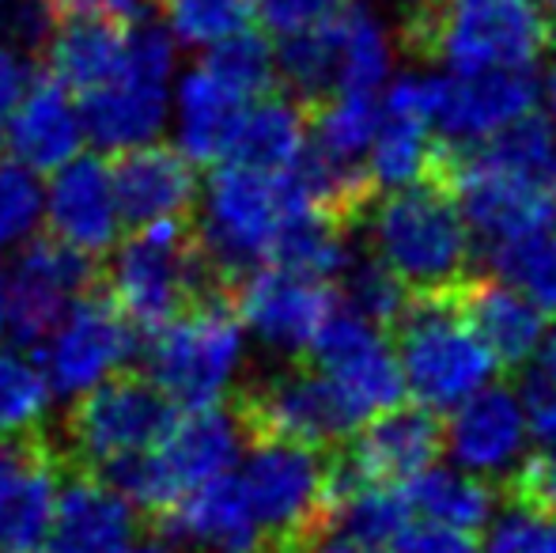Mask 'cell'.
Listing matches in <instances>:
<instances>
[{"mask_svg":"<svg viewBox=\"0 0 556 553\" xmlns=\"http://www.w3.org/2000/svg\"><path fill=\"white\" fill-rule=\"evenodd\" d=\"M175 406L148 379L114 376L80 394L68 414V448L84 466L106 474L144 455L167 432Z\"/></svg>","mask_w":556,"mask_h":553,"instance_id":"13","label":"cell"},{"mask_svg":"<svg viewBox=\"0 0 556 553\" xmlns=\"http://www.w3.org/2000/svg\"><path fill=\"white\" fill-rule=\"evenodd\" d=\"M50 402L53 387L42 364L12 349H0V436L30 440L50 414Z\"/></svg>","mask_w":556,"mask_h":553,"instance_id":"37","label":"cell"},{"mask_svg":"<svg viewBox=\"0 0 556 553\" xmlns=\"http://www.w3.org/2000/svg\"><path fill=\"white\" fill-rule=\"evenodd\" d=\"M527 478H530V501L545 504L556 516V443H545L542 455L530 458Z\"/></svg>","mask_w":556,"mask_h":553,"instance_id":"47","label":"cell"},{"mask_svg":"<svg viewBox=\"0 0 556 553\" xmlns=\"http://www.w3.org/2000/svg\"><path fill=\"white\" fill-rule=\"evenodd\" d=\"M425 4H435V0H425Z\"/></svg>","mask_w":556,"mask_h":553,"instance_id":"54","label":"cell"},{"mask_svg":"<svg viewBox=\"0 0 556 553\" xmlns=\"http://www.w3.org/2000/svg\"><path fill=\"white\" fill-rule=\"evenodd\" d=\"M125 46H129V23L58 15L50 38H46L53 80H61L76 96H88L122 68Z\"/></svg>","mask_w":556,"mask_h":553,"instance_id":"31","label":"cell"},{"mask_svg":"<svg viewBox=\"0 0 556 553\" xmlns=\"http://www.w3.org/2000/svg\"><path fill=\"white\" fill-rule=\"evenodd\" d=\"M303 155H307V118L300 103L265 91L247 103L220 163H239V167L265 171V175H288L300 167Z\"/></svg>","mask_w":556,"mask_h":553,"instance_id":"29","label":"cell"},{"mask_svg":"<svg viewBox=\"0 0 556 553\" xmlns=\"http://www.w3.org/2000/svg\"><path fill=\"white\" fill-rule=\"evenodd\" d=\"M27 84H30V65H27V58H23V50L0 42V126H4V118L12 114V106L20 103Z\"/></svg>","mask_w":556,"mask_h":553,"instance_id":"46","label":"cell"},{"mask_svg":"<svg viewBox=\"0 0 556 553\" xmlns=\"http://www.w3.org/2000/svg\"><path fill=\"white\" fill-rule=\"evenodd\" d=\"M38 345H42V372L53 394L80 399L91 387L122 376L137 353V334L111 296L84 292Z\"/></svg>","mask_w":556,"mask_h":553,"instance_id":"17","label":"cell"},{"mask_svg":"<svg viewBox=\"0 0 556 553\" xmlns=\"http://www.w3.org/2000/svg\"><path fill=\"white\" fill-rule=\"evenodd\" d=\"M42 228V178L15 160L0 163V251L23 247Z\"/></svg>","mask_w":556,"mask_h":553,"instance_id":"40","label":"cell"},{"mask_svg":"<svg viewBox=\"0 0 556 553\" xmlns=\"http://www.w3.org/2000/svg\"><path fill=\"white\" fill-rule=\"evenodd\" d=\"M42 224L58 243L73 251L106 254L122 239V205L114 193V175L99 155H73L50 171L42 186Z\"/></svg>","mask_w":556,"mask_h":553,"instance_id":"19","label":"cell"},{"mask_svg":"<svg viewBox=\"0 0 556 553\" xmlns=\"http://www.w3.org/2000/svg\"><path fill=\"white\" fill-rule=\"evenodd\" d=\"M341 296H337V307L352 311V315L367 318L375 326H390L397 323V315L409 303V288L402 285L379 259L364 254V259H349V266L337 277Z\"/></svg>","mask_w":556,"mask_h":553,"instance_id":"38","label":"cell"},{"mask_svg":"<svg viewBox=\"0 0 556 553\" xmlns=\"http://www.w3.org/2000/svg\"><path fill=\"white\" fill-rule=\"evenodd\" d=\"M549 193H553V209H556V155H553V167H549Z\"/></svg>","mask_w":556,"mask_h":553,"instance_id":"52","label":"cell"},{"mask_svg":"<svg viewBox=\"0 0 556 553\" xmlns=\"http://www.w3.org/2000/svg\"><path fill=\"white\" fill-rule=\"evenodd\" d=\"M250 414L269 436H288L315 448L356 432V420L315 368H288L265 379L250 402Z\"/></svg>","mask_w":556,"mask_h":553,"instance_id":"27","label":"cell"},{"mask_svg":"<svg viewBox=\"0 0 556 553\" xmlns=\"http://www.w3.org/2000/svg\"><path fill=\"white\" fill-rule=\"evenodd\" d=\"M137 535V508L103 478V474H73L61 481L53 508V553H117Z\"/></svg>","mask_w":556,"mask_h":553,"instance_id":"28","label":"cell"},{"mask_svg":"<svg viewBox=\"0 0 556 553\" xmlns=\"http://www.w3.org/2000/svg\"><path fill=\"white\" fill-rule=\"evenodd\" d=\"M250 338L231 303L193 300L152 330L144 353L148 384L182 410L220 406L247 372Z\"/></svg>","mask_w":556,"mask_h":553,"instance_id":"5","label":"cell"},{"mask_svg":"<svg viewBox=\"0 0 556 553\" xmlns=\"http://www.w3.org/2000/svg\"><path fill=\"white\" fill-rule=\"evenodd\" d=\"M538 111V73H440L435 129L462 152L500 137L507 126Z\"/></svg>","mask_w":556,"mask_h":553,"instance_id":"20","label":"cell"},{"mask_svg":"<svg viewBox=\"0 0 556 553\" xmlns=\"http://www.w3.org/2000/svg\"><path fill=\"white\" fill-rule=\"evenodd\" d=\"M53 23H58V15H53V8L46 4V0H15V4H8L4 15H0L8 46H15V50L46 46Z\"/></svg>","mask_w":556,"mask_h":553,"instance_id":"43","label":"cell"},{"mask_svg":"<svg viewBox=\"0 0 556 553\" xmlns=\"http://www.w3.org/2000/svg\"><path fill=\"white\" fill-rule=\"evenodd\" d=\"M352 436L356 440L344 470L387 486H409L417 474L443 458L440 417L409 399L367 417Z\"/></svg>","mask_w":556,"mask_h":553,"instance_id":"22","label":"cell"},{"mask_svg":"<svg viewBox=\"0 0 556 553\" xmlns=\"http://www.w3.org/2000/svg\"><path fill=\"white\" fill-rule=\"evenodd\" d=\"M4 148L15 163L50 175L61 163L84 152V114L76 103V91H68L61 80H30L20 103L0 126Z\"/></svg>","mask_w":556,"mask_h":553,"instance_id":"25","label":"cell"},{"mask_svg":"<svg viewBox=\"0 0 556 553\" xmlns=\"http://www.w3.org/2000/svg\"><path fill=\"white\" fill-rule=\"evenodd\" d=\"M53 15H91L111 23H137L144 15V0H46Z\"/></svg>","mask_w":556,"mask_h":553,"instance_id":"45","label":"cell"},{"mask_svg":"<svg viewBox=\"0 0 556 553\" xmlns=\"http://www.w3.org/2000/svg\"><path fill=\"white\" fill-rule=\"evenodd\" d=\"M307 205H326L303 167L265 175L239 163H220L198 190V251L208 274H235L265 266L285 236L288 221ZM333 209V205H326Z\"/></svg>","mask_w":556,"mask_h":553,"instance_id":"2","label":"cell"},{"mask_svg":"<svg viewBox=\"0 0 556 553\" xmlns=\"http://www.w3.org/2000/svg\"><path fill=\"white\" fill-rule=\"evenodd\" d=\"M549 38L553 20L538 0H435L428 20L440 73H534Z\"/></svg>","mask_w":556,"mask_h":553,"instance_id":"8","label":"cell"},{"mask_svg":"<svg viewBox=\"0 0 556 553\" xmlns=\"http://www.w3.org/2000/svg\"><path fill=\"white\" fill-rule=\"evenodd\" d=\"M117 553H178V550L170 539H137V535H132V539L125 542Z\"/></svg>","mask_w":556,"mask_h":553,"instance_id":"50","label":"cell"},{"mask_svg":"<svg viewBox=\"0 0 556 553\" xmlns=\"http://www.w3.org/2000/svg\"><path fill=\"white\" fill-rule=\"evenodd\" d=\"M527 376H522L519 399L527 406V417L534 425L538 443H556V326L549 323V334L530 356Z\"/></svg>","mask_w":556,"mask_h":553,"instance_id":"41","label":"cell"},{"mask_svg":"<svg viewBox=\"0 0 556 553\" xmlns=\"http://www.w3.org/2000/svg\"><path fill=\"white\" fill-rule=\"evenodd\" d=\"M8 280V330L38 345L58 326V318L88 292L91 259L58 239H27L15 254Z\"/></svg>","mask_w":556,"mask_h":553,"instance_id":"18","label":"cell"},{"mask_svg":"<svg viewBox=\"0 0 556 553\" xmlns=\"http://www.w3.org/2000/svg\"><path fill=\"white\" fill-rule=\"evenodd\" d=\"M277 80L295 96L323 99L333 91H364L379 96L397 73V30L379 8L364 0L318 27L285 35L273 46Z\"/></svg>","mask_w":556,"mask_h":553,"instance_id":"7","label":"cell"},{"mask_svg":"<svg viewBox=\"0 0 556 553\" xmlns=\"http://www.w3.org/2000/svg\"><path fill=\"white\" fill-rule=\"evenodd\" d=\"M8 330V280H4V269H0V338Z\"/></svg>","mask_w":556,"mask_h":553,"instance_id":"51","label":"cell"},{"mask_svg":"<svg viewBox=\"0 0 556 553\" xmlns=\"http://www.w3.org/2000/svg\"><path fill=\"white\" fill-rule=\"evenodd\" d=\"M489 262L492 277L519 288L549 318L556 315V221L489 247Z\"/></svg>","mask_w":556,"mask_h":553,"instance_id":"35","label":"cell"},{"mask_svg":"<svg viewBox=\"0 0 556 553\" xmlns=\"http://www.w3.org/2000/svg\"><path fill=\"white\" fill-rule=\"evenodd\" d=\"M247 451V420L224 406L186 410L170 417L167 432L129 463L106 470L117 493L144 512H167L178 497L235 474Z\"/></svg>","mask_w":556,"mask_h":553,"instance_id":"6","label":"cell"},{"mask_svg":"<svg viewBox=\"0 0 556 553\" xmlns=\"http://www.w3.org/2000/svg\"><path fill=\"white\" fill-rule=\"evenodd\" d=\"M443 458L473 478L511 481L522 478L534 458L538 436L519 399V387L489 384L440 417Z\"/></svg>","mask_w":556,"mask_h":553,"instance_id":"14","label":"cell"},{"mask_svg":"<svg viewBox=\"0 0 556 553\" xmlns=\"http://www.w3.org/2000/svg\"><path fill=\"white\" fill-rule=\"evenodd\" d=\"M307 356L311 368L330 384V391L356 420V428L367 417L405 402L394 338L387 334V326H375L352 311L337 307Z\"/></svg>","mask_w":556,"mask_h":553,"instance_id":"15","label":"cell"},{"mask_svg":"<svg viewBox=\"0 0 556 553\" xmlns=\"http://www.w3.org/2000/svg\"><path fill=\"white\" fill-rule=\"evenodd\" d=\"M367 254L379 259L409 292L440 296L469 277L477 236L451 190L425 183L382 190L364 216Z\"/></svg>","mask_w":556,"mask_h":553,"instance_id":"3","label":"cell"},{"mask_svg":"<svg viewBox=\"0 0 556 553\" xmlns=\"http://www.w3.org/2000/svg\"><path fill=\"white\" fill-rule=\"evenodd\" d=\"M247 103V91L235 88L208 58L201 65L186 68L170 88L175 148L190 163H220Z\"/></svg>","mask_w":556,"mask_h":553,"instance_id":"26","label":"cell"},{"mask_svg":"<svg viewBox=\"0 0 556 553\" xmlns=\"http://www.w3.org/2000/svg\"><path fill=\"white\" fill-rule=\"evenodd\" d=\"M538 4L545 8V15H549V20L556 23V0H538Z\"/></svg>","mask_w":556,"mask_h":553,"instance_id":"53","label":"cell"},{"mask_svg":"<svg viewBox=\"0 0 556 553\" xmlns=\"http://www.w3.org/2000/svg\"><path fill=\"white\" fill-rule=\"evenodd\" d=\"M61 470L46 448H30L15 486L0 501V553H42L53 531Z\"/></svg>","mask_w":556,"mask_h":553,"instance_id":"33","label":"cell"},{"mask_svg":"<svg viewBox=\"0 0 556 553\" xmlns=\"http://www.w3.org/2000/svg\"><path fill=\"white\" fill-rule=\"evenodd\" d=\"M413 524L405 486L333 474V497L315 527V553H390Z\"/></svg>","mask_w":556,"mask_h":553,"instance_id":"21","label":"cell"},{"mask_svg":"<svg viewBox=\"0 0 556 553\" xmlns=\"http://www.w3.org/2000/svg\"><path fill=\"white\" fill-rule=\"evenodd\" d=\"M553 155L556 126L542 111L462 152L451 171V193L477 243L496 247L556 221L549 193Z\"/></svg>","mask_w":556,"mask_h":553,"instance_id":"1","label":"cell"},{"mask_svg":"<svg viewBox=\"0 0 556 553\" xmlns=\"http://www.w3.org/2000/svg\"><path fill=\"white\" fill-rule=\"evenodd\" d=\"M538 111L556 126V50L542 58V73H538Z\"/></svg>","mask_w":556,"mask_h":553,"instance_id":"49","label":"cell"},{"mask_svg":"<svg viewBox=\"0 0 556 553\" xmlns=\"http://www.w3.org/2000/svg\"><path fill=\"white\" fill-rule=\"evenodd\" d=\"M462 307H466L477 338L489 345V353L496 356L500 368L527 364L545 341V334H549V315L500 277L469 288Z\"/></svg>","mask_w":556,"mask_h":553,"instance_id":"30","label":"cell"},{"mask_svg":"<svg viewBox=\"0 0 556 553\" xmlns=\"http://www.w3.org/2000/svg\"><path fill=\"white\" fill-rule=\"evenodd\" d=\"M235 481L273 546L315 535L333 497V470L323 448L269 432L247 443Z\"/></svg>","mask_w":556,"mask_h":553,"instance_id":"10","label":"cell"},{"mask_svg":"<svg viewBox=\"0 0 556 553\" xmlns=\"http://www.w3.org/2000/svg\"><path fill=\"white\" fill-rule=\"evenodd\" d=\"M390 553H477V539L473 535L446 531V527L417 524V519H413Z\"/></svg>","mask_w":556,"mask_h":553,"instance_id":"44","label":"cell"},{"mask_svg":"<svg viewBox=\"0 0 556 553\" xmlns=\"http://www.w3.org/2000/svg\"><path fill=\"white\" fill-rule=\"evenodd\" d=\"M163 23L175 46L216 50L257 23V0H163Z\"/></svg>","mask_w":556,"mask_h":553,"instance_id":"36","label":"cell"},{"mask_svg":"<svg viewBox=\"0 0 556 553\" xmlns=\"http://www.w3.org/2000/svg\"><path fill=\"white\" fill-rule=\"evenodd\" d=\"M352 4H359V0H257V20L269 35L285 38L295 30L318 27Z\"/></svg>","mask_w":556,"mask_h":553,"instance_id":"42","label":"cell"},{"mask_svg":"<svg viewBox=\"0 0 556 553\" xmlns=\"http://www.w3.org/2000/svg\"><path fill=\"white\" fill-rule=\"evenodd\" d=\"M30 448H35V440H23V443H0V501L8 497V489L15 486V478H20L23 463H27Z\"/></svg>","mask_w":556,"mask_h":553,"instance_id":"48","label":"cell"},{"mask_svg":"<svg viewBox=\"0 0 556 553\" xmlns=\"http://www.w3.org/2000/svg\"><path fill=\"white\" fill-rule=\"evenodd\" d=\"M333 311L337 292L330 280L295 274L277 262L247 269L235 292V315L247 338L277 356L311 353Z\"/></svg>","mask_w":556,"mask_h":553,"instance_id":"16","label":"cell"},{"mask_svg":"<svg viewBox=\"0 0 556 553\" xmlns=\"http://www.w3.org/2000/svg\"><path fill=\"white\" fill-rule=\"evenodd\" d=\"M208 266L182 224H148L114 243L111 300L140 330H155L201 300Z\"/></svg>","mask_w":556,"mask_h":553,"instance_id":"11","label":"cell"},{"mask_svg":"<svg viewBox=\"0 0 556 553\" xmlns=\"http://www.w3.org/2000/svg\"><path fill=\"white\" fill-rule=\"evenodd\" d=\"M163 539L178 553H269L273 542L250 512L235 474L178 497L163 512Z\"/></svg>","mask_w":556,"mask_h":553,"instance_id":"24","label":"cell"},{"mask_svg":"<svg viewBox=\"0 0 556 553\" xmlns=\"http://www.w3.org/2000/svg\"><path fill=\"white\" fill-rule=\"evenodd\" d=\"M440 68H397L379 91V122L364 155V183L402 190L425 183L440 160Z\"/></svg>","mask_w":556,"mask_h":553,"instance_id":"12","label":"cell"},{"mask_svg":"<svg viewBox=\"0 0 556 553\" xmlns=\"http://www.w3.org/2000/svg\"><path fill=\"white\" fill-rule=\"evenodd\" d=\"M170 88H175V38L163 27L129 23L122 68L88 91L80 103L84 134L103 152H129L155 140L170 122Z\"/></svg>","mask_w":556,"mask_h":553,"instance_id":"9","label":"cell"},{"mask_svg":"<svg viewBox=\"0 0 556 553\" xmlns=\"http://www.w3.org/2000/svg\"><path fill=\"white\" fill-rule=\"evenodd\" d=\"M394 356L405 399L443 417L481 387L496 384V356L469 323L466 307L451 296L409 300L394 323Z\"/></svg>","mask_w":556,"mask_h":553,"instance_id":"4","label":"cell"},{"mask_svg":"<svg viewBox=\"0 0 556 553\" xmlns=\"http://www.w3.org/2000/svg\"><path fill=\"white\" fill-rule=\"evenodd\" d=\"M405 501H409L417 524H435L446 527V531L473 535V539L496 512V493H492L489 481L458 470L446 458L432 463L405 486Z\"/></svg>","mask_w":556,"mask_h":553,"instance_id":"32","label":"cell"},{"mask_svg":"<svg viewBox=\"0 0 556 553\" xmlns=\"http://www.w3.org/2000/svg\"><path fill=\"white\" fill-rule=\"evenodd\" d=\"M114 175V193L122 205V221L132 228L148 224H182L198 205V163H190L175 144L148 140L122 152Z\"/></svg>","mask_w":556,"mask_h":553,"instance_id":"23","label":"cell"},{"mask_svg":"<svg viewBox=\"0 0 556 553\" xmlns=\"http://www.w3.org/2000/svg\"><path fill=\"white\" fill-rule=\"evenodd\" d=\"M477 553H556V516L538 501H515L492 512L477 535Z\"/></svg>","mask_w":556,"mask_h":553,"instance_id":"39","label":"cell"},{"mask_svg":"<svg viewBox=\"0 0 556 553\" xmlns=\"http://www.w3.org/2000/svg\"><path fill=\"white\" fill-rule=\"evenodd\" d=\"M349 259H352V247L344 239V228L337 224V209L307 205L288 221L285 236H280L269 262L333 285L341 277V269L349 266Z\"/></svg>","mask_w":556,"mask_h":553,"instance_id":"34","label":"cell"}]
</instances>
